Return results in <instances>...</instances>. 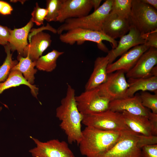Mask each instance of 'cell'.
<instances>
[{
    "label": "cell",
    "mask_w": 157,
    "mask_h": 157,
    "mask_svg": "<svg viewBox=\"0 0 157 157\" xmlns=\"http://www.w3.org/2000/svg\"><path fill=\"white\" fill-rule=\"evenodd\" d=\"M67 85L66 96L56 109V116L61 121L59 126L66 135L68 142L78 145L82 137L83 115L78 108L75 90L69 84Z\"/></svg>",
    "instance_id": "6da1fadb"
},
{
    "label": "cell",
    "mask_w": 157,
    "mask_h": 157,
    "mask_svg": "<svg viewBox=\"0 0 157 157\" xmlns=\"http://www.w3.org/2000/svg\"><path fill=\"white\" fill-rule=\"evenodd\" d=\"M124 131H105L86 126L82 130V138L78 144L80 151L86 157H98L111 149Z\"/></svg>",
    "instance_id": "7a4b0ae2"
},
{
    "label": "cell",
    "mask_w": 157,
    "mask_h": 157,
    "mask_svg": "<svg viewBox=\"0 0 157 157\" xmlns=\"http://www.w3.org/2000/svg\"><path fill=\"white\" fill-rule=\"evenodd\" d=\"M112 0H106L92 13L78 18L67 19L57 29L60 35L64 31L76 28L101 31L103 24L110 14Z\"/></svg>",
    "instance_id": "3957f363"
},
{
    "label": "cell",
    "mask_w": 157,
    "mask_h": 157,
    "mask_svg": "<svg viewBox=\"0 0 157 157\" xmlns=\"http://www.w3.org/2000/svg\"><path fill=\"white\" fill-rule=\"evenodd\" d=\"M131 3L128 19L130 27L135 28L142 35L157 30L156 10L141 0H132Z\"/></svg>",
    "instance_id": "277c9868"
},
{
    "label": "cell",
    "mask_w": 157,
    "mask_h": 157,
    "mask_svg": "<svg viewBox=\"0 0 157 157\" xmlns=\"http://www.w3.org/2000/svg\"><path fill=\"white\" fill-rule=\"evenodd\" d=\"M59 39L62 42L71 45L77 42L81 44L85 42L91 41L96 43L100 49L106 53L109 51L102 42L103 40L109 42L112 49L115 48L118 43L115 40L112 39L102 31H97L81 28H76L67 31L59 35Z\"/></svg>",
    "instance_id": "5b68a950"
},
{
    "label": "cell",
    "mask_w": 157,
    "mask_h": 157,
    "mask_svg": "<svg viewBox=\"0 0 157 157\" xmlns=\"http://www.w3.org/2000/svg\"><path fill=\"white\" fill-rule=\"evenodd\" d=\"M82 124L86 126L105 131H122L130 130L125 124L121 113L109 109L99 113L83 115Z\"/></svg>",
    "instance_id": "8992f818"
},
{
    "label": "cell",
    "mask_w": 157,
    "mask_h": 157,
    "mask_svg": "<svg viewBox=\"0 0 157 157\" xmlns=\"http://www.w3.org/2000/svg\"><path fill=\"white\" fill-rule=\"evenodd\" d=\"M138 134L131 130L124 131L111 149L98 157H143L141 149L137 145Z\"/></svg>",
    "instance_id": "52a82bcc"
},
{
    "label": "cell",
    "mask_w": 157,
    "mask_h": 157,
    "mask_svg": "<svg viewBox=\"0 0 157 157\" xmlns=\"http://www.w3.org/2000/svg\"><path fill=\"white\" fill-rule=\"evenodd\" d=\"M77 106L83 115L103 112L109 109L110 101L99 94L97 88L85 90L75 96Z\"/></svg>",
    "instance_id": "ba28073f"
},
{
    "label": "cell",
    "mask_w": 157,
    "mask_h": 157,
    "mask_svg": "<svg viewBox=\"0 0 157 157\" xmlns=\"http://www.w3.org/2000/svg\"><path fill=\"white\" fill-rule=\"evenodd\" d=\"M124 73L119 70L108 74L106 81L97 88L100 95L110 101L126 97V93L129 84Z\"/></svg>",
    "instance_id": "9c48e42d"
},
{
    "label": "cell",
    "mask_w": 157,
    "mask_h": 157,
    "mask_svg": "<svg viewBox=\"0 0 157 157\" xmlns=\"http://www.w3.org/2000/svg\"><path fill=\"white\" fill-rule=\"evenodd\" d=\"M30 137L36 145L29 151L33 157H75L65 141L53 139L42 142Z\"/></svg>",
    "instance_id": "30bf717a"
},
{
    "label": "cell",
    "mask_w": 157,
    "mask_h": 157,
    "mask_svg": "<svg viewBox=\"0 0 157 157\" xmlns=\"http://www.w3.org/2000/svg\"><path fill=\"white\" fill-rule=\"evenodd\" d=\"M92 8V0H61L56 22L63 23L69 19L85 16Z\"/></svg>",
    "instance_id": "8fae6325"
},
{
    "label": "cell",
    "mask_w": 157,
    "mask_h": 157,
    "mask_svg": "<svg viewBox=\"0 0 157 157\" xmlns=\"http://www.w3.org/2000/svg\"><path fill=\"white\" fill-rule=\"evenodd\" d=\"M150 47L144 44L136 46L122 55L116 62L109 64L108 74L121 70L126 73L135 66L142 55Z\"/></svg>",
    "instance_id": "7c38bea8"
},
{
    "label": "cell",
    "mask_w": 157,
    "mask_h": 157,
    "mask_svg": "<svg viewBox=\"0 0 157 157\" xmlns=\"http://www.w3.org/2000/svg\"><path fill=\"white\" fill-rule=\"evenodd\" d=\"M157 63V49L150 47L140 58L133 67L126 73L129 78H145L151 77L150 73Z\"/></svg>",
    "instance_id": "4fadbf2b"
},
{
    "label": "cell",
    "mask_w": 157,
    "mask_h": 157,
    "mask_svg": "<svg viewBox=\"0 0 157 157\" xmlns=\"http://www.w3.org/2000/svg\"><path fill=\"white\" fill-rule=\"evenodd\" d=\"M145 42L140 33L135 28L130 27L128 33L120 38L117 47L108 53L109 64L113 63L117 58L123 55L131 48L144 44Z\"/></svg>",
    "instance_id": "5bb4252c"
},
{
    "label": "cell",
    "mask_w": 157,
    "mask_h": 157,
    "mask_svg": "<svg viewBox=\"0 0 157 157\" xmlns=\"http://www.w3.org/2000/svg\"><path fill=\"white\" fill-rule=\"evenodd\" d=\"M28 39L29 43L24 49L23 57L28 56L33 61L42 56L52 42L50 35L43 31L35 33Z\"/></svg>",
    "instance_id": "9a60e30c"
},
{
    "label": "cell",
    "mask_w": 157,
    "mask_h": 157,
    "mask_svg": "<svg viewBox=\"0 0 157 157\" xmlns=\"http://www.w3.org/2000/svg\"><path fill=\"white\" fill-rule=\"evenodd\" d=\"M109 109L119 113L126 111L132 114L147 117L150 111L142 105L140 95L138 94L110 101Z\"/></svg>",
    "instance_id": "2e32d148"
},
{
    "label": "cell",
    "mask_w": 157,
    "mask_h": 157,
    "mask_svg": "<svg viewBox=\"0 0 157 157\" xmlns=\"http://www.w3.org/2000/svg\"><path fill=\"white\" fill-rule=\"evenodd\" d=\"M130 28L127 19L110 13L103 24L101 31L115 40L125 35Z\"/></svg>",
    "instance_id": "e0dca14e"
},
{
    "label": "cell",
    "mask_w": 157,
    "mask_h": 157,
    "mask_svg": "<svg viewBox=\"0 0 157 157\" xmlns=\"http://www.w3.org/2000/svg\"><path fill=\"white\" fill-rule=\"evenodd\" d=\"M33 25L31 19L24 26L11 30L9 28L8 43L11 51H17L18 56L23 57L24 51L28 45L27 39L29 33Z\"/></svg>",
    "instance_id": "ac0fdd59"
},
{
    "label": "cell",
    "mask_w": 157,
    "mask_h": 157,
    "mask_svg": "<svg viewBox=\"0 0 157 157\" xmlns=\"http://www.w3.org/2000/svg\"><path fill=\"white\" fill-rule=\"evenodd\" d=\"M108 64V55L96 59L93 71L85 85V90L97 88L106 81L108 78L107 68Z\"/></svg>",
    "instance_id": "d6986e66"
},
{
    "label": "cell",
    "mask_w": 157,
    "mask_h": 157,
    "mask_svg": "<svg viewBox=\"0 0 157 157\" xmlns=\"http://www.w3.org/2000/svg\"><path fill=\"white\" fill-rule=\"evenodd\" d=\"M121 113L125 124L131 130L145 135H152L150 123L147 117L132 114L126 111Z\"/></svg>",
    "instance_id": "ffe728a7"
},
{
    "label": "cell",
    "mask_w": 157,
    "mask_h": 157,
    "mask_svg": "<svg viewBox=\"0 0 157 157\" xmlns=\"http://www.w3.org/2000/svg\"><path fill=\"white\" fill-rule=\"evenodd\" d=\"M129 87L126 91V97H132L139 90L147 91L157 94V76L145 78H129L127 81Z\"/></svg>",
    "instance_id": "44dd1931"
},
{
    "label": "cell",
    "mask_w": 157,
    "mask_h": 157,
    "mask_svg": "<svg viewBox=\"0 0 157 157\" xmlns=\"http://www.w3.org/2000/svg\"><path fill=\"white\" fill-rule=\"evenodd\" d=\"M23 84L28 86L31 89L32 94L37 97L38 88L35 85L30 84L22 73L17 70H11L7 79L3 82H0V94L6 89Z\"/></svg>",
    "instance_id": "7402d4cb"
},
{
    "label": "cell",
    "mask_w": 157,
    "mask_h": 157,
    "mask_svg": "<svg viewBox=\"0 0 157 157\" xmlns=\"http://www.w3.org/2000/svg\"><path fill=\"white\" fill-rule=\"evenodd\" d=\"M17 59L19 62L11 70H17L20 72L27 81L33 85L34 82V75L37 71V69L34 68L35 61H33L28 56L24 57L18 55Z\"/></svg>",
    "instance_id": "603a6c76"
},
{
    "label": "cell",
    "mask_w": 157,
    "mask_h": 157,
    "mask_svg": "<svg viewBox=\"0 0 157 157\" xmlns=\"http://www.w3.org/2000/svg\"><path fill=\"white\" fill-rule=\"evenodd\" d=\"M64 53V52L53 49L45 55L40 56L35 61V66L40 70L52 72L56 67L57 59Z\"/></svg>",
    "instance_id": "cb8c5ba5"
},
{
    "label": "cell",
    "mask_w": 157,
    "mask_h": 157,
    "mask_svg": "<svg viewBox=\"0 0 157 157\" xmlns=\"http://www.w3.org/2000/svg\"><path fill=\"white\" fill-rule=\"evenodd\" d=\"M6 57L2 65L0 66V82H4L7 78L12 68L18 63L16 60H13V53L8 44L4 46Z\"/></svg>",
    "instance_id": "d4e9b609"
},
{
    "label": "cell",
    "mask_w": 157,
    "mask_h": 157,
    "mask_svg": "<svg viewBox=\"0 0 157 157\" xmlns=\"http://www.w3.org/2000/svg\"><path fill=\"white\" fill-rule=\"evenodd\" d=\"M132 0H112L110 13L127 19L130 14Z\"/></svg>",
    "instance_id": "484cf974"
},
{
    "label": "cell",
    "mask_w": 157,
    "mask_h": 157,
    "mask_svg": "<svg viewBox=\"0 0 157 157\" xmlns=\"http://www.w3.org/2000/svg\"><path fill=\"white\" fill-rule=\"evenodd\" d=\"M61 3V0H47L46 8L47 14L45 20L48 22H56Z\"/></svg>",
    "instance_id": "4316f807"
},
{
    "label": "cell",
    "mask_w": 157,
    "mask_h": 157,
    "mask_svg": "<svg viewBox=\"0 0 157 157\" xmlns=\"http://www.w3.org/2000/svg\"><path fill=\"white\" fill-rule=\"evenodd\" d=\"M140 96L142 105L157 114V94H151L146 91H142Z\"/></svg>",
    "instance_id": "83f0119b"
},
{
    "label": "cell",
    "mask_w": 157,
    "mask_h": 157,
    "mask_svg": "<svg viewBox=\"0 0 157 157\" xmlns=\"http://www.w3.org/2000/svg\"><path fill=\"white\" fill-rule=\"evenodd\" d=\"M47 14V10L46 8L40 7L38 3L31 13V19L33 23H35L38 26L43 24L45 18Z\"/></svg>",
    "instance_id": "f1b7e54d"
},
{
    "label": "cell",
    "mask_w": 157,
    "mask_h": 157,
    "mask_svg": "<svg viewBox=\"0 0 157 157\" xmlns=\"http://www.w3.org/2000/svg\"><path fill=\"white\" fill-rule=\"evenodd\" d=\"M156 144L157 136H146L138 134L137 145L139 148L141 149L145 146Z\"/></svg>",
    "instance_id": "f546056e"
},
{
    "label": "cell",
    "mask_w": 157,
    "mask_h": 157,
    "mask_svg": "<svg viewBox=\"0 0 157 157\" xmlns=\"http://www.w3.org/2000/svg\"><path fill=\"white\" fill-rule=\"evenodd\" d=\"M142 35L145 40L144 44L157 48V29Z\"/></svg>",
    "instance_id": "4dcf8cb0"
},
{
    "label": "cell",
    "mask_w": 157,
    "mask_h": 157,
    "mask_svg": "<svg viewBox=\"0 0 157 157\" xmlns=\"http://www.w3.org/2000/svg\"><path fill=\"white\" fill-rule=\"evenodd\" d=\"M141 149L143 157H157V144L144 146Z\"/></svg>",
    "instance_id": "1f68e13d"
},
{
    "label": "cell",
    "mask_w": 157,
    "mask_h": 157,
    "mask_svg": "<svg viewBox=\"0 0 157 157\" xmlns=\"http://www.w3.org/2000/svg\"><path fill=\"white\" fill-rule=\"evenodd\" d=\"M9 28L7 26L0 25V45L4 46L8 44Z\"/></svg>",
    "instance_id": "d6a6232c"
},
{
    "label": "cell",
    "mask_w": 157,
    "mask_h": 157,
    "mask_svg": "<svg viewBox=\"0 0 157 157\" xmlns=\"http://www.w3.org/2000/svg\"><path fill=\"white\" fill-rule=\"evenodd\" d=\"M148 118L151 127L152 135L157 136V114L149 111Z\"/></svg>",
    "instance_id": "836d02e7"
},
{
    "label": "cell",
    "mask_w": 157,
    "mask_h": 157,
    "mask_svg": "<svg viewBox=\"0 0 157 157\" xmlns=\"http://www.w3.org/2000/svg\"><path fill=\"white\" fill-rule=\"evenodd\" d=\"M13 8L8 3L0 0V14L3 15L11 14Z\"/></svg>",
    "instance_id": "e575fe53"
},
{
    "label": "cell",
    "mask_w": 157,
    "mask_h": 157,
    "mask_svg": "<svg viewBox=\"0 0 157 157\" xmlns=\"http://www.w3.org/2000/svg\"><path fill=\"white\" fill-rule=\"evenodd\" d=\"M144 3L153 7L156 9H157V0H141Z\"/></svg>",
    "instance_id": "d590c367"
},
{
    "label": "cell",
    "mask_w": 157,
    "mask_h": 157,
    "mask_svg": "<svg viewBox=\"0 0 157 157\" xmlns=\"http://www.w3.org/2000/svg\"><path fill=\"white\" fill-rule=\"evenodd\" d=\"M93 8H94V11L97 9L100 6V5L102 1L101 0H92Z\"/></svg>",
    "instance_id": "8d00e7d4"
},
{
    "label": "cell",
    "mask_w": 157,
    "mask_h": 157,
    "mask_svg": "<svg viewBox=\"0 0 157 157\" xmlns=\"http://www.w3.org/2000/svg\"><path fill=\"white\" fill-rule=\"evenodd\" d=\"M150 75L151 76H157V67L156 65L154 66L152 69L150 73Z\"/></svg>",
    "instance_id": "74e56055"
},
{
    "label": "cell",
    "mask_w": 157,
    "mask_h": 157,
    "mask_svg": "<svg viewBox=\"0 0 157 157\" xmlns=\"http://www.w3.org/2000/svg\"><path fill=\"white\" fill-rule=\"evenodd\" d=\"M26 1V0H11L10 1L11 2H13V3H15L16 2H20L22 4H23L24 2Z\"/></svg>",
    "instance_id": "f35d334b"
}]
</instances>
